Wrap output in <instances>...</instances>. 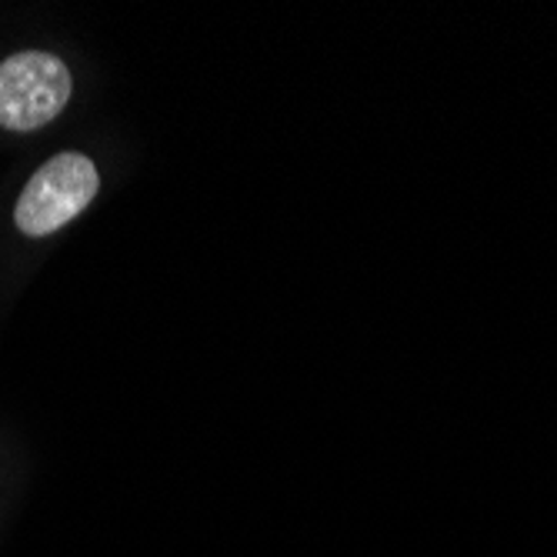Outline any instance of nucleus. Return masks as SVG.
<instances>
[{
  "instance_id": "f03ea898",
  "label": "nucleus",
  "mask_w": 557,
  "mask_h": 557,
  "mask_svg": "<svg viewBox=\"0 0 557 557\" xmlns=\"http://www.w3.org/2000/svg\"><path fill=\"white\" fill-rule=\"evenodd\" d=\"M71 71L44 50H24L0 64V127L37 131L71 100Z\"/></svg>"
},
{
  "instance_id": "f257e3e1",
  "label": "nucleus",
  "mask_w": 557,
  "mask_h": 557,
  "mask_svg": "<svg viewBox=\"0 0 557 557\" xmlns=\"http://www.w3.org/2000/svg\"><path fill=\"white\" fill-rule=\"evenodd\" d=\"M100 174L87 154L64 150L50 158L17 197L14 221L27 237H47L71 224L90 200L97 197Z\"/></svg>"
}]
</instances>
